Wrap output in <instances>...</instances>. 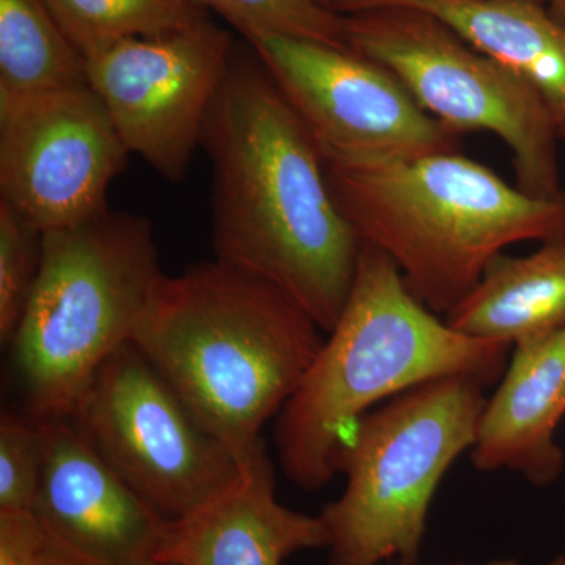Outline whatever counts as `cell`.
I'll return each instance as SVG.
<instances>
[{"mask_svg": "<svg viewBox=\"0 0 565 565\" xmlns=\"http://www.w3.org/2000/svg\"><path fill=\"white\" fill-rule=\"evenodd\" d=\"M482 382L452 375L416 386L364 415L340 460L344 492L323 508L329 565H416L438 484L473 448Z\"/></svg>", "mask_w": 565, "mask_h": 565, "instance_id": "obj_6", "label": "cell"}, {"mask_svg": "<svg viewBox=\"0 0 565 565\" xmlns=\"http://www.w3.org/2000/svg\"><path fill=\"white\" fill-rule=\"evenodd\" d=\"M46 456L33 512L82 565L154 561L169 520L115 473L71 416L44 419Z\"/></svg>", "mask_w": 565, "mask_h": 565, "instance_id": "obj_12", "label": "cell"}, {"mask_svg": "<svg viewBox=\"0 0 565 565\" xmlns=\"http://www.w3.org/2000/svg\"><path fill=\"white\" fill-rule=\"evenodd\" d=\"M511 344L457 332L419 302L386 253L363 243L343 313L278 415V457L292 484L316 492L340 473L345 444L379 401L452 375L482 384Z\"/></svg>", "mask_w": 565, "mask_h": 565, "instance_id": "obj_3", "label": "cell"}, {"mask_svg": "<svg viewBox=\"0 0 565 565\" xmlns=\"http://www.w3.org/2000/svg\"><path fill=\"white\" fill-rule=\"evenodd\" d=\"M151 222L107 207L43 233L35 288L11 338L29 414L65 418L107 360L132 343L163 278Z\"/></svg>", "mask_w": 565, "mask_h": 565, "instance_id": "obj_5", "label": "cell"}, {"mask_svg": "<svg viewBox=\"0 0 565 565\" xmlns=\"http://www.w3.org/2000/svg\"><path fill=\"white\" fill-rule=\"evenodd\" d=\"M65 552L33 511H0V565H61Z\"/></svg>", "mask_w": 565, "mask_h": 565, "instance_id": "obj_22", "label": "cell"}, {"mask_svg": "<svg viewBox=\"0 0 565 565\" xmlns=\"http://www.w3.org/2000/svg\"><path fill=\"white\" fill-rule=\"evenodd\" d=\"M326 172L363 243L386 253L434 313L448 315L509 245L565 237V192L530 195L459 151L326 162Z\"/></svg>", "mask_w": 565, "mask_h": 565, "instance_id": "obj_4", "label": "cell"}, {"mask_svg": "<svg viewBox=\"0 0 565 565\" xmlns=\"http://www.w3.org/2000/svg\"><path fill=\"white\" fill-rule=\"evenodd\" d=\"M565 416V327L515 344L500 388L486 403L473 448L482 471L512 470L548 486L564 470L556 429Z\"/></svg>", "mask_w": 565, "mask_h": 565, "instance_id": "obj_14", "label": "cell"}, {"mask_svg": "<svg viewBox=\"0 0 565 565\" xmlns=\"http://www.w3.org/2000/svg\"><path fill=\"white\" fill-rule=\"evenodd\" d=\"M202 148L215 259L270 282L332 332L363 241L334 200L313 137L256 55L234 52Z\"/></svg>", "mask_w": 565, "mask_h": 565, "instance_id": "obj_1", "label": "cell"}, {"mask_svg": "<svg viewBox=\"0 0 565 565\" xmlns=\"http://www.w3.org/2000/svg\"><path fill=\"white\" fill-rule=\"evenodd\" d=\"M321 515L280 504L266 449L241 467L228 489L170 520L154 561L169 565H282L305 550L327 548Z\"/></svg>", "mask_w": 565, "mask_h": 565, "instance_id": "obj_13", "label": "cell"}, {"mask_svg": "<svg viewBox=\"0 0 565 565\" xmlns=\"http://www.w3.org/2000/svg\"><path fill=\"white\" fill-rule=\"evenodd\" d=\"M455 565H470V564H455ZM479 565H520L514 559H497L490 561V563L479 564Z\"/></svg>", "mask_w": 565, "mask_h": 565, "instance_id": "obj_23", "label": "cell"}, {"mask_svg": "<svg viewBox=\"0 0 565 565\" xmlns=\"http://www.w3.org/2000/svg\"><path fill=\"white\" fill-rule=\"evenodd\" d=\"M43 233L0 200V338L17 333L35 288Z\"/></svg>", "mask_w": 565, "mask_h": 565, "instance_id": "obj_20", "label": "cell"}, {"mask_svg": "<svg viewBox=\"0 0 565 565\" xmlns=\"http://www.w3.org/2000/svg\"><path fill=\"white\" fill-rule=\"evenodd\" d=\"M61 565H82V564L77 563L76 559H73V557H71L70 555H66V553H65V557H63Z\"/></svg>", "mask_w": 565, "mask_h": 565, "instance_id": "obj_25", "label": "cell"}, {"mask_svg": "<svg viewBox=\"0 0 565 565\" xmlns=\"http://www.w3.org/2000/svg\"><path fill=\"white\" fill-rule=\"evenodd\" d=\"M82 57L132 39L182 31L206 20L193 0H46Z\"/></svg>", "mask_w": 565, "mask_h": 565, "instance_id": "obj_18", "label": "cell"}, {"mask_svg": "<svg viewBox=\"0 0 565 565\" xmlns=\"http://www.w3.org/2000/svg\"><path fill=\"white\" fill-rule=\"evenodd\" d=\"M345 18L349 50L392 73L429 117L459 136L490 132L514 156L516 188L563 193L557 136L537 93L440 21L408 9H367Z\"/></svg>", "mask_w": 565, "mask_h": 565, "instance_id": "obj_7", "label": "cell"}, {"mask_svg": "<svg viewBox=\"0 0 565 565\" xmlns=\"http://www.w3.org/2000/svg\"><path fill=\"white\" fill-rule=\"evenodd\" d=\"M245 40L262 33L296 36L349 50L345 18L319 0H193Z\"/></svg>", "mask_w": 565, "mask_h": 565, "instance_id": "obj_19", "label": "cell"}, {"mask_svg": "<svg viewBox=\"0 0 565 565\" xmlns=\"http://www.w3.org/2000/svg\"><path fill=\"white\" fill-rule=\"evenodd\" d=\"M341 10L422 11L525 81L565 137V28L534 0H337Z\"/></svg>", "mask_w": 565, "mask_h": 565, "instance_id": "obj_15", "label": "cell"}, {"mask_svg": "<svg viewBox=\"0 0 565 565\" xmlns=\"http://www.w3.org/2000/svg\"><path fill=\"white\" fill-rule=\"evenodd\" d=\"M319 2H322V0H319Z\"/></svg>", "mask_w": 565, "mask_h": 565, "instance_id": "obj_28", "label": "cell"}, {"mask_svg": "<svg viewBox=\"0 0 565 565\" xmlns=\"http://www.w3.org/2000/svg\"><path fill=\"white\" fill-rule=\"evenodd\" d=\"M548 565H565V557L564 556L556 557V559L552 561V563H550Z\"/></svg>", "mask_w": 565, "mask_h": 565, "instance_id": "obj_26", "label": "cell"}, {"mask_svg": "<svg viewBox=\"0 0 565 565\" xmlns=\"http://www.w3.org/2000/svg\"><path fill=\"white\" fill-rule=\"evenodd\" d=\"M85 82L84 57L46 0H0V93L39 95Z\"/></svg>", "mask_w": 565, "mask_h": 565, "instance_id": "obj_17", "label": "cell"}, {"mask_svg": "<svg viewBox=\"0 0 565 565\" xmlns=\"http://www.w3.org/2000/svg\"><path fill=\"white\" fill-rule=\"evenodd\" d=\"M141 565H169V564L158 563V561H148V563H145Z\"/></svg>", "mask_w": 565, "mask_h": 565, "instance_id": "obj_27", "label": "cell"}, {"mask_svg": "<svg viewBox=\"0 0 565 565\" xmlns=\"http://www.w3.org/2000/svg\"><path fill=\"white\" fill-rule=\"evenodd\" d=\"M234 52L232 33L206 18L96 52L84 58L85 73L128 151L163 180L181 182L202 147L204 122Z\"/></svg>", "mask_w": 565, "mask_h": 565, "instance_id": "obj_10", "label": "cell"}, {"mask_svg": "<svg viewBox=\"0 0 565 565\" xmlns=\"http://www.w3.org/2000/svg\"><path fill=\"white\" fill-rule=\"evenodd\" d=\"M319 327L270 282L228 264L163 275L132 343L234 459L263 452V427L321 349Z\"/></svg>", "mask_w": 565, "mask_h": 565, "instance_id": "obj_2", "label": "cell"}, {"mask_svg": "<svg viewBox=\"0 0 565 565\" xmlns=\"http://www.w3.org/2000/svg\"><path fill=\"white\" fill-rule=\"evenodd\" d=\"M550 2H552V6L555 7L557 13L565 17V0H550Z\"/></svg>", "mask_w": 565, "mask_h": 565, "instance_id": "obj_24", "label": "cell"}, {"mask_svg": "<svg viewBox=\"0 0 565 565\" xmlns=\"http://www.w3.org/2000/svg\"><path fill=\"white\" fill-rule=\"evenodd\" d=\"M131 152L88 82L0 93V200L41 233L102 214Z\"/></svg>", "mask_w": 565, "mask_h": 565, "instance_id": "obj_11", "label": "cell"}, {"mask_svg": "<svg viewBox=\"0 0 565 565\" xmlns=\"http://www.w3.org/2000/svg\"><path fill=\"white\" fill-rule=\"evenodd\" d=\"M247 41L323 162L403 161L459 148L457 134L429 117L392 73L370 58L278 33Z\"/></svg>", "mask_w": 565, "mask_h": 565, "instance_id": "obj_9", "label": "cell"}, {"mask_svg": "<svg viewBox=\"0 0 565 565\" xmlns=\"http://www.w3.org/2000/svg\"><path fill=\"white\" fill-rule=\"evenodd\" d=\"M71 418L115 473L169 522L239 478L230 449L134 343L99 367Z\"/></svg>", "mask_w": 565, "mask_h": 565, "instance_id": "obj_8", "label": "cell"}, {"mask_svg": "<svg viewBox=\"0 0 565 565\" xmlns=\"http://www.w3.org/2000/svg\"><path fill=\"white\" fill-rule=\"evenodd\" d=\"M457 332L519 344L565 327V237L512 258L503 253L446 315Z\"/></svg>", "mask_w": 565, "mask_h": 565, "instance_id": "obj_16", "label": "cell"}, {"mask_svg": "<svg viewBox=\"0 0 565 565\" xmlns=\"http://www.w3.org/2000/svg\"><path fill=\"white\" fill-rule=\"evenodd\" d=\"M46 456V423L31 414L0 418V511H33Z\"/></svg>", "mask_w": 565, "mask_h": 565, "instance_id": "obj_21", "label": "cell"}]
</instances>
